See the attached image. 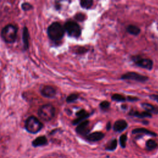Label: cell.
I'll return each instance as SVG.
<instances>
[{"mask_svg": "<svg viewBox=\"0 0 158 158\" xmlns=\"http://www.w3.org/2000/svg\"><path fill=\"white\" fill-rule=\"evenodd\" d=\"M64 27L58 22H53L48 28V35L49 38L53 41L61 40L64 35Z\"/></svg>", "mask_w": 158, "mask_h": 158, "instance_id": "cell-1", "label": "cell"}, {"mask_svg": "<svg viewBox=\"0 0 158 158\" xmlns=\"http://www.w3.org/2000/svg\"><path fill=\"white\" fill-rule=\"evenodd\" d=\"M17 33V27L14 25L9 24L2 28L1 35L4 41L8 43H12L16 40Z\"/></svg>", "mask_w": 158, "mask_h": 158, "instance_id": "cell-2", "label": "cell"}, {"mask_svg": "<svg viewBox=\"0 0 158 158\" xmlns=\"http://www.w3.org/2000/svg\"><path fill=\"white\" fill-rule=\"evenodd\" d=\"M43 127V123L34 116H30L25 120V128L30 133H37L42 129Z\"/></svg>", "mask_w": 158, "mask_h": 158, "instance_id": "cell-3", "label": "cell"}, {"mask_svg": "<svg viewBox=\"0 0 158 158\" xmlns=\"http://www.w3.org/2000/svg\"><path fill=\"white\" fill-rule=\"evenodd\" d=\"M38 114L41 119L44 121H49L55 115V108L50 104L43 105L38 109Z\"/></svg>", "mask_w": 158, "mask_h": 158, "instance_id": "cell-4", "label": "cell"}, {"mask_svg": "<svg viewBox=\"0 0 158 158\" xmlns=\"http://www.w3.org/2000/svg\"><path fill=\"white\" fill-rule=\"evenodd\" d=\"M64 30L72 37L78 38L81 35V28L79 25L73 21H68L64 25Z\"/></svg>", "mask_w": 158, "mask_h": 158, "instance_id": "cell-5", "label": "cell"}, {"mask_svg": "<svg viewBox=\"0 0 158 158\" xmlns=\"http://www.w3.org/2000/svg\"><path fill=\"white\" fill-rule=\"evenodd\" d=\"M132 60L137 66L148 70H151L153 67L152 60L150 59L135 56L132 58Z\"/></svg>", "mask_w": 158, "mask_h": 158, "instance_id": "cell-6", "label": "cell"}, {"mask_svg": "<svg viewBox=\"0 0 158 158\" xmlns=\"http://www.w3.org/2000/svg\"><path fill=\"white\" fill-rule=\"evenodd\" d=\"M122 80H134L139 82H144L148 80V77L141 74H139L136 72H129L126 73H124L121 77Z\"/></svg>", "mask_w": 158, "mask_h": 158, "instance_id": "cell-7", "label": "cell"}, {"mask_svg": "<svg viewBox=\"0 0 158 158\" xmlns=\"http://www.w3.org/2000/svg\"><path fill=\"white\" fill-rule=\"evenodd\" d=\"M40 92L44 97L48 98H51L54 97L56 93V89L52 86H49V85L44 86L42 88H41Z\"/></svg>", "mask_w": 158, "mask_h": 158, "instance_id": "cell-8", "label": "cell"}, {"mask_svg": "<svg viewBox=\"0 0 158 158\" xmlns=\"http://www.w3.org/2000/svg\"><path fill=\"white\" fill-rule=\"evenodd\" d=\"M89 120H85L78 125L76 128V132L80 135H87L89 130L88 128Z\"/></svg>", "mask_w": 158, "mask_h": 158, "instance_id": "cell-9", "label": "cell"}, {"mask_svg": "<svg viewBox=\"0 0 158 158\" xmlns=\"http://www.w3.org/2000/svg\"><path fill=\"white\" fill-rule=\"evenodd\" d=\"M48 144V139L44 135L38 136L35 139H33L31 143V144L34 148L44 146L47 145Z\"/></svg>", "mask_w": 158, "mask_h": 158, "instance_id": "cell-10", "label": "cell"}, {"mask_svg": "<svg viewBox=\"0 0 158 158\" xmlns=\"http://www.w3.org/2000/svg\"><path fill=\"white\" fill-rule=\"evenodd\" d=\"M128 127L127 122L122 119L117 120L113 126V129L115 131L117 132H122L124 130H125Z\"/></svg>", "mask_w": 158, "mask_h": 158, "instance_id": "cell-11", "label": "cell"}, {"mask_svg": "<svg viewBox=\"0 0 158 158\" xmlns=\"http://www.w3.org/2000/svg\"><path fill=\"white\" fill-rule=\"evenodd\" d=\"M104 137V134L101 131H96L86 135V138L89 141H98Z\"/></svg>", "mask_w": 158, "mask_h": 158, "instance_id": "cell-12", "label": "cell"}, {"mask_svg": "<svg viewBox=\"0 0 158 158\" xmlns=\"http://www.w3.org/2000/svg\"><path fill=\"white\" fill-rule=\"evenodd\" d=\"M141 107L146 110V112H148L150 114H158V108L151 104L142 103Z\"/></svg>", "mask_w": 158, "mask_h": 158, "instance_id": "cell-13", "label": "cell"}, {"mask_svg": "<svg viewBox=\"0 0 158 158\" xmlns=\"http://www.w3.org/2000/svg\"><path fill=\"white\" fill-rule=\"evenodd\" d=\"M132 133L133 134H136V133H144L146 135H148L150 136H156L157 134L152 131H150L146 128H135L133 129L132 130Z\"/></svg>", "mask_w": 158, "mask_h": 158, "instance_id": "cell-14", "label": "cell"}, {"mask_svg": "<svg viewBox=\"0 0 158 158\" xmlns=\"http://www.w3.org/2000/svg\"><path fill=\"white\" fill-rule=\"evenodd\" d=\"M129 115H133L138 118H146V117H151L152 115L151 114L148 112H138V111H135V110H131V112H130Z\"/></svg>", "mask_w": 158, "mask_h": 158, "instance_id": "cell-15", "label": "cell"}, {"mask_svg": "<svg viewBox=\"0 0 158 158\" xmlns=\"http://www.w3.org/2000/svg\"><path fill=\"white\" fill-rule=\"evenodd\" d=\"M22 39H23L24 48L25 49H27L28 48V39H29V33L27 27L23 28Z\"/></svg>", "mask_w": 158, "mask_h": 158, "instance_id": "cell-16", "label": "cell"}, {"mask_svg": "<svg viewBox=\"0 0 158 158\" xmlns=\"http://www.w3.org/2000/svg\"><path fill=\"white\" fill-rule=\"evenodd\" d=\"M127 31L131 34V35H138L140 31H141V30L139 27H138L136 25H130L127 27Z\"/></svg>", "mask_w": 158, "mask_h": 158, "instance_id": "cell-17", "label": "cell"}, {"mask_svg": "<svg viewBox=\"0 0 158 158\" xmlns=\"http://www.w3.org/2000/svg\"><path fill=\"white\" fill-rule=\"evenodd\" d=\"M117 146V140L116 139H113L110 140V141L107 144L106 146V150L109 151H114Z\"/></svg>", "mask_w": 158, "mask_h": 158, "instance_id": "cell-18", "label": "cell"}, {"mask_svg": "<svg viewBox=\"0 0 158 158\" xmlns=\"http://www.w3.org/2000/svg\"><path fill=\"white\" fill-rule=\"evenodd\" d=\"M157 146V144L154 139H149L146 142V148L147 150L152 151L156 148Z\"/></svg>", "mask_w": 158, "mask_h": 158, "instance_id": "cell-19", "label": "cell"}, {"mask_svg": "<svg viewBox=\"0 0 158 158\" xmlns=\"http://www.w3.org/2000/svg\"><path fill=\"white\" fill-rule=\"evenodd\" d=\"M93 1L91 0H82L80 1V4L81 7L85 9H89L93 5Z\"/></svg>", "mask_w": 158, "mask_h": 158, "instance_id": "cell-20", "label": "cell"}, {"mask_svg": "<svg viewBox=\"0 0 158 158\" xmlns=\"http://www.w3.org/2000/svg\"><path fill=\"white\" fill-rule=\"evenodd\" d=\"M113 101H117V102H124L127 100V98L123 96L122 94H114L111 97Z\"/></svg>", "mask_w": 158, "mask_h": 158, "instance_id": "cell-21", "label": "cell"}, {"mask_svg": "<svg viewBox=\"0 0 158 158\" xmlns=\"http://www.w3.org/2000/svg\"><path fill=\"white\" fill-rule=\"evenodd\" d=\"M78 97H79V95L78 94H74V93L71 94H70L69 96H68L67 97L66 101L68 103H70V102H74L75 101L77 100Z\"/></svg>", "mask_w": 158, "mask_h": 158, "instance_id": "cell-22", "label": "cell"}, {"mask_svg": "<svg viewBox=\"0 0 158 158\" xmlns=\"http://www.w3.org/2000/svg\"><path fill=\"white\" fill-rule=\"evenodd\" d=\"M127 140V136L126 135H122L119 138L120 145L122 148H125L126 147V143Z\"/></svg>", "mask_w": 158, "mask_h": 158, "instance_id": "cell-23", "label": "cell"}, {"mask_svg": "<svg viewBox=\"0 0 158 158\" xmlns=\"http://www.w3.org/2000/svg\"><path fill=\"white\" fill-rule=\"evenodd\" d=\"M76 115L78 117H88L89 116V115L88 114V113L84 109H81L80 110H79L78 112H77L76 113Z\"/></svg>", "mask_w": 158, "mask_h": 158, "instance_id": "cell-24", "label": "cell"}, {"mask_svg": "<svg viewBox=\"0 0 158 158\" xmlns=\"http://www.w3.org/2000/svg\"><path fill=\"white\" fill-rule=\"evenodd\" d=\"M85 18H86V16L85 15V14H81V13H78L75 15V19L80 22L84 21Z\"/></svg>", "mask_w": 158, "mask_h": 158, "instance_id": "cell-25", "label": "cell"}, {"mask_svg": "<svg viewBox=\"0 0 158 158\" xmlns=\"http://www.w3.org/2000/svg\"><path fill=\"white\" fill-rule=\"evenodd\" d=\"M99 106L102 109H107V108H109L110 107V102L107 101H102V102H101L100 103Z\"/></svg>", "mask_w": 158, "mask_h": 158, "instance_id": "cell-26", "label": "cell"}, {"mask_svg": "<svg viewBox=\"0 0 158 158\" xmlns=\"http://www.w3.org/2000/svg\"><path fill=\"white\" fill-rule=\"evenodd\" d=\"M22 8L23 9V10H29L33 8V6L31 4H30V3L28 2H24L22 4Z\"/></svg>", "mask_w": 158, "mask_h": 158, "instance_id": "cell-27", "label": "cell"}, {"mask_svg": "<svg viewBox=\"0 0 158 158\" xmlns=\"http://www.w3.org/2000/svg\"><path fill=\"white\" fill-rule=\"evenodd\" d=\"M86 51H87V49L83 47H79L77 48V52L78 54H83L85 53Z\"/></svg>", "mask_w": 158, "mask_h": 158, "instance_id": "cell-28", "label": "cell"}, {"mask_svg": "<svg viewBox=\"0 0 158 158\" xmlns=\"http://www.w3.org/2000/svg\"><path fill=\"white\" fill-rule=\"evenodd\" d=\"M149 98L151 99L154 100V101H156V102H158V95H157V94H151V96H149Z\"/></svg>", "mask_w": 158, "mask_h": 158, "instance_id": "cell-29", "label": "cell"}, {"mask_svg": "<svg viewBox=\"0 0 158 158\" xmlns=\"http://www.w3.org/2000/svg\"><path fill=\"white\" fill-rule=\"evenodd\" d=\"M128 101H138V98H136V97H132V96H128L127 99Z\"/></svg>", "mask_w": 158, "mask_h": 158, "instance_id": "cell-30", "label": "cell"}, {"mask_svg": "<svg viewBox=\"0 0 158 158\" xmlns=\"http://www.w3.org/2000/svg\"><path fill=\"white\" fill-rule=\"evenodd\" d=\"M111 128V123L110 122H108L106 125V129L107 130H109Z\"/></svg>", "mask_w": 158, "mask_h": 158, "instance_id": "cell-31", "label": "cell"}]
</instances>
